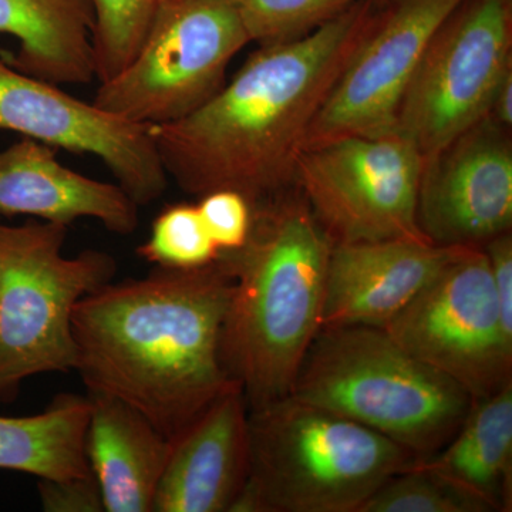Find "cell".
<instances>
[{
    "mask_svg": "<svg viewBox=\"0 0 512 512\" xmlns=\"http://www.w3.org/2000/svg\"><path fill=\"white\" fill-rule=\"evenodd\" d=\"M377 8L379 0H360L308 35L259 46L200 109L151 126L168 177L198 198L237 191L252 208L293 190L313 120Z\"/></svg>",
    "mask_w": 512,
    "mask_h": 512,
    "instance_id": "1",
    "label": "cell"
},
{
    "mask_svg": "<svg viewBox=\"0 0 512 512\" xmlns=\"http://www.w3.org/2000/svg\"><path fill=\"white\" fill-rule=\"evenodd\" d=\"M234 278L224 259L113 281L74 306L76 370L173 441L228 386L222 329Z\"/></svg>",
    "mask_w": 512,
    "mask_h": 512,
    "instance_id": "2",
    "label": "cell"
},
{
    "mask_svg": "<svg viewBox=\"0 0 512 512\" xmlns=\"http://www.w3.org/2000/svg\"><path fill=\"white\" fill-rule=\"evenodd\" d=\"M332 248V238L295 187L252 208L244 247L222 252L234 278L222 365L241 384L249 410L291 396L322 329Z\"/></svg>",
    "mask_w": 512,
    "mask_h": 512,
    "instance_id": "3",
    "label": "cell"
},
{
    "mask_svg": "<svg viewBox=\"0 0 512 512\" xmlns=\"http://www.w3.org/2000/svg\"><path fill=\"white\" fill-rule=\"evenodd\" d=\"M249 471L231 512H359L417 458L356 421L291 396L249 410Z\"/></svg>",
    "mask_w": 512,
    "mask_h": 512,
    "instance_id": "4",
    "label": "cell"
},
{
    "mask_svg": "<svg viewBox=\"0 0 512 512\" xmlns=\"http://www.w3.org/2000/svg\"><path fill=\"white\" fill-rule=\"evenodd\" d=\"M292 396L382 434L417 460L439 453L474 404L463 387L372 326L320 329Z\"/></svg>",
    "mask_w": 512,
    "mask_h": 512,
    "instance_id": "5",
    "label": "cell"
},
{
    "mask_svg": "<svg viewBox=\"0 0 512 512\" xmlns=\"http://www.w3.org/2000/svg\"><path fill=\"white\" fill-rule=\"evenodd\" d=\"M67 228L40 220L0 224L2 404L15 402L29 377L74 370V306L117 274L116 259L107 252L64 256Z\"/></svg>",
    "mask_w": 512,
    "mask_h": 512,
    "instance_id": "6",
    "label": "cell"
},
{
    "mask_svg": "<svg viewBox=\"0 0 512 512\" xmlns=\"http://www.w3.org/2000/svg\"><path fill=\"white\" fill-rule=\"evenodd\" d=\"M248 43L229 0H161L136 56L100 83L93 103L148 127L175 123L220 92Z\"/></svg>",
    "mask_w": 512,
    "mask_h": 512,
    "instance_id": "7",
    "label": "cell"
},
{
    "mask_svg": "<svg viewBox=\"0 0 512 512\" xmlns=\"http://www.w3.org/2000/svg\"><path fill=\"white\" fill-rule=\"evenodd\" d=\"M424 158L399 130L305 148L295 187L333 244L414 239Z\"/></svg>",
    "mask_w": 512,
    "mask_h": 512,
    "instance_id": "8",
    "label": "cell"
},
{
    "mask_svg": "<svg viewBox=\"0 0 512 512\" xmlns=\"http://www.w3.org/2000/svg\"><path fill=\"white\" fill-rule=\"evenodd\" d=\"M512 69V0H464L434 33L404 94L396 130L436 157L490 113Z\"/></svg>",
    "mask_w": 512,
    "mask_h": 512,
    "instance_id": "9",
    "label": "cell"
},
{
    "mask_svg": "<svg viewBox=\"0 0 512 512\" xmlns=\"http://www.w3.org/2000/svg\"><path fill=\"white\" fill-rule=\"evenodd\" d=\"M406 352L456 382L474 402L512 383L490 262L460 247L426 288L383 328Z\"/></svg>",
    "mask_w": 512,
    "mask_h": 512,
    "instance_id": "10",
    "label": "cell"
},
{
    "mask_svg": "<svg viewBox=\"0 0 512 512\" xmlns=\"http://www.w3.org/2000/svg\"><path fill=\"white\" fill-rule=\"evenodd\" d=\"M464 0H382L313 120L305 148L396 130L404 94L430 40Z\"/></svg>",
    "mask_w": 512,
    "mask_h": 512,
    "instance_id": "11",
    "label": "cell"
},
{
    "mask_svg": "<svg viewBox=\"0 0 512 512\" xmlns=\"http://www.w3.org/2000/svg\"><path fill=\"white\" fill-rule=\"evenodd\" d=\"M0 130L99 158L138 207L167 190V171L150 127L76 99L5 59H0Z\"/></svg>",
    "mask_w": 512,
    "mask_h": 512,
    "instance_id": "12",
    "label": "cell"
},
{
    "mask_svg": "<svg viewBox=\"0 0 512 512\" xmlns=\"http://www.w3.org/2000/svg\"><path fill=\"white\" fill-rule=\"evenodd\" d=\"M510 131L485 117L424 161L417 224L439 247H483L512 227Z\"/></svg>",
    "mask_w": 512,
    "mask_h": 512,
    "instance_id": "13",
    "label": "cell"
},
{
    "mask_svg": "<svg viewBox=\"0 0 512 512\" xmlns=\"http://www.w3.org/2000/svg\"><path fill=\"white\" fill-rule=\"evenodd\" d=\"M248 416L231 380L171 441L153 512H231L248 478Z\"/></svg>",
    "mask_w": 512,
    "mask_h": 512,
    "instance_id": "14",
    "label": "cell"
},
{
    "mask_svg": "<svg viewBox=\"0 0 512 512\" xmlns=\"http://www.w3.org/2000/svg\"><path fill=\"white\" fill-rule=\"evenodd\" d=\"M458 248L414 239L333 244L322 328L383 329L433 281Z\"/></svg>",
    "mask_w": 512,
    "mask_h": 512,
    "instance_id": "15",
    "label": "cell"
},
{
    "mask_svg": "<svg viewBox=\"0 0 512 512\" xmlns=\"http://www.w3.org/2000/svg\"><path fill=\"white\" fill-rule=\"evenodd\" d=\"M138 210L119 184L64 167L52 147L32 138L0 151V217L28 215L67 227L92 218L126 237L138 227Z\"/></svg>",
    "mask_w": 512,
    "mask_h": 512,
    "instance_id": "16",
    "label": "cell"
},
{
    "mask_svg": "<svg viewBox=\"0 0 512 512\" xmlns=\"http://www.w3.org/2000/svg\"><path fill=\"white\" fill-rule=\"evenodd\" d=\"M86 456L107 512H153L171 441L134 407L89 393Z\"/></svg>",
    "mask_w": 512,
    "mask_h": 512,
    "instance_id": "17",
    "label": "cell"
},
{
    "mask_svg": "<svg viewBox=\"0 0 512 512\" xmlns=\"http://www.w3.org/2000/svg\"><path fill=\"white\" fill-rule=\"evenodd\" d=\"M93 26L92 0H0V33L19 42L6 62L57 86L96 79Z\"/></svg>",
    "mask_w": 512,
    "mask_h": 512,
    "instance_id": "18",
    "label": "cell"
},
{
    "mask_svg": "<svg viewBox=\"0 0 512 512\" xmlns=\"http://www.w3.org/2000/svg\"><path fill=\"white\" fill-rule=\"evenodd\" d=\"M417 464L440 474L493 511H510L512 494V383L474 402L466 420L439 453Z\"/></svg>",
    "mask_w": 512,
    "mask_h": 512,
    "instance_id": "19",
    "label": "cell"
},
{
    "mask_svg": "<svg viewBox=\"0 0 512 512\" xmlns=\"http://www.w3.org/2000/svg\"><path fill=\"white\" fill-rule=\"evenodd\" d=\"M89 397L57 394L35 416H0V468L42 480L92 477L86 456Z\"/></svg>",
    "mask_w": 512,
    "mask_h": 512,
    "instance_id": "20",
    "label": "cell"
},
{
    "mask_svg": "<svg viewBox=\"0 0 512 512\" xmlns=\"http://www.w3.org/2000/svg\"><path fill=\"white\" fill-rule=\"evenodd\" d=\"M161 0H92L93 59L99 82L119 74L146 39Z\"/></svg>",
    "mask_w": 512,
    "mask_h": 512,
    "instance_id": "21",
    "label": "cell"
},
{
    "mask_svg": "<svg viewBox=\"0 0 512 512\" xmlns=\"http://www.w3.org/2000/svg\"><path fill=\"white\" fill-rule=\"evenodd\" d=\"M359 512H494L484 501L413 461L380 485Z\"/></svg>",
    "mask_w": 512,
    "mask_h": 512,
    "instance_id": "22",
    "label": "cell"
},
{
    "mask_svg": "<svg viewBox=\"0 0 512 512\" xmlns=\"http://www.w3.org/2000/svg\"><path fill=\"white\" fill-rule=\"evenodd\" d=\"M137 254L157 268L185 271L212 264L221 251L208 234L197 204H175L158 214Z\"/></svg>",
    "mask_w": 512,
    "mask_h": 512,
    "instance_id": "23",
    "label": "cell"
},
{
    "mask_svg": "<svg viewBox=\"0 0 512 512\" xmlns=\"http://www.w3.org/2000/svg\"><path fill=\"white\" fill-rule=\"evenodd\" d=\"M249 40L259 46L288 42L335 19L360 0H229Z\"/></svg>",
    "mask_w": 512,
    "mask_h": 512,
    "instance_id": "24",
    "label": "cell"
},
{
    "mask_svg": "<svg viewBox=\"0 0 512 512\" xmlns=\"http://www.w3.org/2000/svg\"><path fill=\"white\" fill-rule=\"evenodd\" d=\"M197 208L221 254L244 247L252 225V207L247 198L237 191H211L200 197Z\"/></svg>",
    "mask_w": 512,
    "mask_h": 512,
    "instance_id": "25",
    "label": "cell"
},
{
    "mask_svg": "<svg viewBox=\"0 0 512 512\" xmlns=\"http://www.w3.org/2000/svg\"><path fill=\"white\" fill-rule=\"evenodd\" d=\"M40 500L49 512L104 511L99 485L94 477L72 480H42L39 478Z\"/></svg>",
    "mask_w": 512,
    "mask_h": 512,
    "instance_id": "26",
    "label": "cell"
},
{
    "mask_svg": "<svg viewBox=\"0 0 512 512\" xmlns=\"http://www.w3.org/2000/svg\"><path fill=\"white\" fill-rule=\"evenodd\" d=\"M490 262L505 339L512 343V235H498L483 245Z\"/></svg>",
    "mask_w": 512,
    "mask_h": 512,
    "instance_id": "27",
    "label": "cell"
},
{
    "mask_svg": "<svg viewBox=\"0 0 512 512\" xmlns=\"http://www.w3.org/2000/svg\"><path fill=\"white\" fill-rule=\"evenodd\" d=\"M488 117L503 127L504 130L511 131L512 127V69L508 70L503 77L497 90H495L493 103H491Z\"/></svg>",
    "mask_w": 512,
    "mask_h": 512,
    "instance_id": "28",
    "label": "cell"
}]
</instances>
